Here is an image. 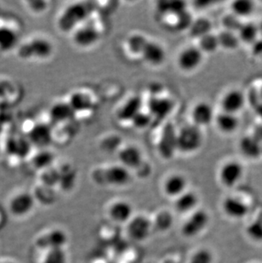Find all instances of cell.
<instances>
[{
  "label": "cell",
  "mask_w": 262,
  "mask_h": 263,
  "mask_svg": "<svg viewBox=\"0 0 262 263\" xmlns=\"http://www.w3.org/2000/svg\"><path fill=\"white\" fill-rule=\"evenodd\" d=\"M174 218L169 211H160L154 219V227L161 232L168 231L173 226Z\"/></svg>",
  "instance_id": "8d00e7d4"
},
{
  "label": "cell",
  "mask_w": 262,
  "mask_h": 263,
  "mask_svg": "<svg viewBox=\"0 0 262 263\" xmlns=\"http://www.w3.org/2000/svg\"><path fill=\"white\" fill-rule=\"evenodd\" d=\"M54 46L47 39L32 37L18 45L16 54L22 60H46L52 55Z\"/></svg>",
  "instance_id": "7a4b0ae2"
},
{
  "label": "cell",
  "mask_w": 262,
  "mask_h": 263,
  "mask_svg": "<svg viewBox=\"0 0 262 263\" xmlns=\"http://www.w3.org/2000/svg\"><path fill=\"white\" fill-rule=\"evenodd\" d=\"M203 60V53L197 46H189L181 50L177 59L180 69L184 72H193L200 67Z\"/></svg>",
  "instance_id": "9c48e42d"
},
{
  "label": "cell",
  "mask_w": 262,
  "mask_h": 263,
  "mask_svg": "<svg viewBox=\"0 0 262 263\" xmlns=\"http://www.w3.org/2000/svg\"><path fill=\"white\" fill-rule=\"evenodd\" d=\"M214 256L208 249H199L191 256L189 263H213Z\"/></svg>",
  "instance_id": "60d3db41"
},
{
  "label": "cell",
  "mask_w": 262,
  "mask_h": 263,
  "mask_svg": "<svg viewBox=\"0 0 262 263\" xmlns=\"http://www.w3.org/2000/svg\"><path fill=\"white\" fill-rule=\"evenodd\" d=\"M246 232L253 240L262 242V220L258 219L256 221H253L248 227Z\"/></svg>",
  "instance_id": "b9f144b4"
},
{
  "label": "cell",
  "mask_w": 262,
  "mask_h": 263,
  "mask_svg": "<svg viewBox=\"0 0 262 263\" xmlns=\"http://www.w3.org/2000/svg\"><path fill=\"white\" fill-rule=\"evenodd\" d=\"M240 21H241V19L231 13V15H227L223 19V24L225 26L226 30L231 31V32H237L242 24V23H241Z\"/></svg>",
  "instance_id": "ee69618b"
},
{
  "label": "cell",
  "mask_w": 262,
  "mask_h": 263,
  "mask_svg": "<svg viewBox=\"0 0 262 263\" xmlns=\"http://www.w3.org/2000/svg\"><path fill=\"white\" fill-rule=\"evenodd\" d=\"M217 37L220 48L225 50H235L239 45L240 40L237 37V32L224 30L217 35Z\"/></svg>",
  "instance_id": "e575fe53"
},
{
  "label": "cell",
  "mask_w": 262,
  "mask_h": 263,
  "mask_svg": "<svg viewBox=\"0 0 262 263\" xmlns=\"http://www.w3.org/2000/svg\"><path fill=\"white\" fill-rule=\"evenodd\" d=\"M27 139L32 146L39 149H46L54 139L52 128L45 123L33 124L27 132Z\"/></svg>",
  "instance_id": "52a82bcc"
},
{
  "label": "cell",
  "mask_w": 262,
  "mask_h": 263,
  "mask_svg": "<svg viewBox=\"0 0 262 263\" xmlns=\"http://www.w3.org/2000/svg\"><path fill=\"white\" fill-rule=\"evenodd\" d=\"M245 169L239 162L228 161L223 164L219 172V178L222 185L227 187H233L239 182L244 176Z\"/></svg>",
  "instance_id": "8fae6325"
},
{
  "label": "cell",
  "mask_w": 262,
  "mask_h": 263,
  "mask_svg": "<svg viewBox=\"0 0 262 263\" xmlns=\"http://www.w3.org/2000/svg\"><path fill=\"white\" fill-rule=\"evenodd\" d=\"M98 4L95 1H81L68 5L57 21V27L65 33L74 32L83 22L87 20L97 10Z\"/></svg>",
  "instance_id": "6da1fadb"
},
{
  "label": "cell",
  "mask_w": 262,
  "mask_h": 263,
  "mask_svg": "<svg viewBox=\"0 0 262 263\" xmlns=\"http://www.w3.org/2000/svg\"><path fill=\"white\" fill-rule=\"evenodd\" d=\"M188 181L181 174H174L169 176L163 183V192L168 197L175 198L180 196L186 191Z\"/></svg>",
  "instance_id": "ffe728a7"
},
{
  "label": "cell",
  "mask_w": 262,
  "mask_h": 263,
  "mask_svg": "<svg viewBox=\"0 0 262 263\" xmlns=\"http://www.w3.org/2000/svg\"><path fill=\"white\" fill-rule=\"evenodd\" d=\"M18 33L10 26L0 23V51L8 52L17 46Z\"/></svg>",
  "instance_id": "484cf974"
},
{
  "label": "cell",
  "mask_w": 262,
  "mask_h": 263,
  "mask_svg": "<svg viewBox=\"0 0 262 263\" xmlns=\"http://www.w3.org/2000/svg\"><path fill=\"white\" fill-rule=\"evenodd\" d=\"M198 48L204 54H212L220 48L217 35L208 33L198 39Z\"/></svg>",
  "instance_id": "d590c367"
},
{
  "label": "cell",
  "mask_w": 262,
  "mask_h": 263,
  "mask_svg": "<svg viewBox=\"0 0 262 263\" xmlns=\"http://www.w3.org/2000/svg\"><path fill=\"white\" fill-rule=\"evenodd\" d=\"M198 203V197L193 191H186L177 197L175 201V209L181 214L188 213L194 211Z\"/></svg>",
  "instance_id": "83f0119b"
},
{
  "label": "cell",
  "mask_w": 262,
  "mask_h": 263,
  "mask_svg": "<svg viewBox=\"0 0 262 263\" xmlns=\"http://www.w3.org/2000/svg\"><path fill=\"white\" fill-rule=\"evenodd\" d=\"M143 102L140 96H133L129 97L121 107H119L117 112V118L119 121L131 122V120L142 111Z\"/></svg>",
  "instance_id": "e0dca14e"
},
{
  "label": "cell",
  "mask_w": 262,
  "mask_h": 263,
  "mask_svg": "<svg viewBox=\"0 0 262 263\" xmlns=\"http://www.w3.org/2000/svg\"><path fill=\"white\" fill-rule=\"evenodd\" d=\"M260 30L257 26L254 23H242L239 29L237 31V37L239 39L240 43L247 44V45H254L258 40Z\"/></svg>",
  "instance_id": "f546056e"
},
{
  "label": "cell",
  "mask_w": 262,
  "mask_h": 263,
  "mask_svg": "<svg viewBox=\"0 0 262 263\" xmlns=\"http://www.w3.org/2000/svg\"><path fill=\"white\" fill-rule=\"evenodd\" d=\"M25 5L28 10L34 14L44 13L48 8V3L45 1H40V0L27 1V2H25Z\"/></svg>",
  "instance_id": "f6af8a7d"
},
{
  "label": "cell",
  "mask_w": 262,
  "mask_h": 263,
  "mask_svg": "<svg viewBox=\"0 0 262 263\" xmlns=\"http://www.w3.org/2000/svg\"><path fill=\"white\" fill-rule=\"evenodd\" d=\"M176 23H175V27L180 32L190 29L191 26H192L193 21H194L193 15L188 10H185L184 12L176 16Z\"/></svg>",
  "instance_id": "f35d334b"
},
{
  "label": "cell",
  "mask_w": 262,
  "mask_h": 263,
  "mask_svg": "<svg viewBox=\"0 0 262 263\" xmlns=\"http://www.w3.org/2000/svg\"><path fill=\"white\" fill-rule=\"evenodd\" d=\"M60 178H61V173L52 167L43 171L42 181L46 186H52L57 182H59Z\"/></svg>",
  "instance_id": "7bdbcfd3"
},
{
  "label": "cell",
  "mask_w": 262,
  "mask_h": 263,
  "mask_svg": "<svg viewBox=\"0 0 262 263\" xmlns=\"http://www.w3.org/2000/svg\"><path fill=\"white\" fill-rule=\"evenodd\" d=\"M210 216L203 210L193 211L181 226V234L185 238H194L199 235L208 226Z\"/></svg>",
  "instance_id": "5b68a950"
},
{
  "label": "cell",
  "mask_w": 262,
  "mask_h": 263,
  "mask_svg": "<svg viewBox=\"0 0 262 263\" xmlns=\"http://www.w3.org/2000/svg\"><path fill=\"white\" fill-rule=\"evenodd\" d=\"M147 108L153 119L162 120L168 117L173 111L174 102L168 97L154 96L149 99Z\"/></svg>",
  "instance_id": "4fadbf2b"
},
{
  "label": "cell",
  "mask_w": 262,
  "mask_h": 263,
  "mask_svg": "<svg viewBox=\"0 0 262 263\" xmlns=\"http://www.w3.org/2000/svg\"><path fill=\"white\" fill-rule=\"evenodd\" d=\"M239 151L248 159H258L262 152L260 141L254 136H245L239 141Z\"/></svg>",
  "instance_id": "d4e9b609"
},
{
  "label": "cell",
  "mask_w": 262,
  "mask_h": 263,
  "mask_svg": "<svg viewBox=\"0 0 262 263\" xmlns=\"http://www.w3.org/2000/svg\"><path fill=\"white\" fill-rule=\"evenodd\" d=\"M148 42L149 40L143 34L134 33L127 40V47L131 54L135 55H141Z\"/></svg>",
  "instance_id": "d6a6232c"
},
{
  "label": "cell",
  "mask_w": 262,
  "mask_h": 263,
  "mask_svg": "<svg viewBox=\"0 0 262 263\" xmlns=\"http://www.w3.org/2000/svg\"><path fill=\"white\" fill-rule=\"evenodd\" d=\"M74 111L67 102H57L49 111V117L54 124H60L70 121L74 118Z\"/></svg>",
  "instance_id": "7402d4cb"
},
{
  "label": "cell",
  "mask_w": 262,
  "mask_h": 263,
  "mask_svg": "<svg viewBox=\"0 0 262 263\" xmlns=\"http://www.w3.org/2000/svg\"><path fill=\"white\" fill-rule=\"evenodd\" d=\"M215 118L214 107L209 102H198L192 110L193 124L199 128L209 126L214 122Z\"/></svg>",
  "instance_id": "9a60e30c"
},
{
  "label": "cell",
  "mask_w": 262,
  "mask_h": 263,
  "mask_svg": "<svg viewBox=\"0 0 262 263\" xmlns=\"http://www.w3.org/2000/svg\"><path fill=\"white\" fill-rule=\"evenodd\" d=\"M32 164L35 169L45 171L52 167L54 161V155L52 152L46 149H39V151L32 156Z\"/></svg>",
  "instance_id": "f1b7e54d"
},
{
  "label": "cell",
  "mask_w": 262,
  "mask_h": 263,
  "mask_svg": "<svg viewBox=\"0 0 262 263\" xmlns=\"http://www.w3.org/2000/svg\"><path fill=\"white\" fill-rule=\"evenodd\" d=\"M203 135L195 124H186L177 130V148L182 154H193L203 145Z\"/></svg>",
  "instance_id": "3957f363"
},
{
  "label": "cell",
  "mask_w": 262,
  "mask_h": 263,
  "mask_svg": "<svg viewBox=\"0 0 262 263\" xmlns=\"http://www.w3.org/2000/svg\"><path fill=\"white\" fill-rule=\"evenodd\" d=\"M153 227V222L146 216H133L127 225V233L131 239L142 242L149 238Z\"/></svg>",
  "instance_id": "ba28073f"
},
{
  "label": "cell",
  "mask_w": 262,
  "mask_h": 263,
  "mask_svg": "<svg viewBox=\"0 0 262 263\" xmlns=\"http://www.w3.org/2000/svg\"><path fill=\"white\" fill-rule=\"evenodd\" d=\"M93 179L99 185L111 186H124L130 181L129 170L122 164H115L104 170H97L92 175Z\"/></svg>",
  "instance_id": "277c9868"
},
{
  "label": "cell",
  "mask_w": 262,
  "mask_h": 263,
  "mask_svg": "<svg viewBox=\"0 0 262 263\" xmlns=\"http://www.w3.org/2000/svg\"><path fill=\"white\" fill-rule=\"evenodd\" d=\"M67 241L68 237L63 230L54 229L40 236L36 243L39 248L44 249L48 251L57 249H64Z\"/></svg>",
  "instance_id": "30bf717a"
},
{
  "label": "cell",
  "mask_w": 262,
  "mask_h": 263,
  "mask_svg": "<svg viewBox=\"0 0 262 263\" xmlns=\"http://www.w3.org/2000/svg\"><path fill=\"white\" fill-rule=\"evenodd\" d=\"M43 263H67V255L64 249L48 251Z\"/></svg>",
  "instance_id": "74e56055"
},
{
  "label": "cell",
  "mask_w": 262,
  "mask_h": 263,
  "mask_svg": "<svg viewBox=\"0 0 262 263\" xmlns=\"http://www.w3.org/2000/svg\"><path fill=\"white\" fill-rule=\"evenodd\" d=\"M177 148V130L172 124H167L161 132L158 142V152L163 159H171Z\"/></svg>",
  "instance_id": "8992f818"
},
{
  "label": "cell",
  "mask_w": 262,
  "mask_h": 263,
  "mask_svg": "<svg viewBox=\"0 0 262 263\" xmlns=\"http://www.w3.org/2000/svg\"><path fill=\"white\" fill-rule=\"evenodd\" d=\"M246 103V98L241 90L237 89H230L226 92L221 101L220 106L223 112L237 115L242 111Z\"/></svg>",
  "instance_id": "7c38bea8"
},
{
  "label": "cell",
  "mask_w": 262,
  "mask_h": 263,
  "mask_svg": "<svg viewBox=\"0 0 262 263\" xmlns=\"http://www.w3.org/2000/svg\"><path fill=\"white\" fill-rule=\"evenodd\" d=\"M222 209L228 216L234 219L242 218L249 212L247 204L236 197L226 198L223 200Z\"/></svg>",
  "instance_id": "cb8c5ba5"
},
{
  "label": "cell",
  "mask_w": 262,
  "mask_h": 263,
  "mask_svg": "<svg viewBox=\"0 0 262 263\" xmlns=\"http://www.w3.org/2000/svg\"><path fill=\"white\" fill-rule=\"evenodd\" d=\"M118 158L120 164L128 170L138 169L143 162V156L141 150L132 145L120 149L118 153Z\"/></svg>",
  "instance_id": "2e32d148"
},
{
  "label": "cell",
  "mask_w": 262,
  "mask_h": 263,
  "mask_svg": "<svg viewBox=\"0 0 262 263\" xmlns=\"http://www.w3.org/2000/svg\"><path fill=\"white\" fill-rule=\"evenodd\" d=\"M142 59L151 66H160L166 59V52L162 45L154 41H149L141 55Z\"/></svg>",
  "instance_id": "44dd1931"
},
{
  "label": "cell",
  "mask_w": 262,
  "mask_h": 263,
  "mask_svg": "<svg viewBox=\"0 0 262 263\" xmlns=\"http://www.w3.org/2000/svg\"><path fill=\"white\" fill-rule=\"evenodd\" d=\"M34 206V198L28 193H21L15 195L10 203V210L16 216H26Z\"/></svg>",
  "instance_id": "d6986e66"
},
{
  "label": "cell",
  "mask_w": 262,
  "mask_h": 263,
  "mask_svg": "<svg viewBox=\"0 0 262 263\" xmlns=\"http://www.w3.org/2000/svg\"><path fill=\"white\" fill-rule=\"evenodd\" d=\"M100 39V32L95 26L84 25L75 30L72 40L80 48H89L96 45Z\"/></svg>",
  "instance_id": "5bb4252c"
},
{
  "label": "cell",
  "mask_w": 262,
  "mask_h": 263,
  "mask_svg": "<svg viewBox=\"0 0 262 263\" xmlns=\"http://www.w3.org/2000/svg\"><path fill=\"white\" fill-rule=\"evenodd\" d=\"M161 15H172L177 16L188 10L186 4L183 1H160L157 5Z\"/></svg>",
  "instance_id": "4dcf8cb0"
},
{
  "label": "cell",
  "mask_w": 262,
  "mask_h": 263,
  "mask_svg": "<svg viewBox=\"0 0 262 263\" xmlns=\"http://www.w3.org/2000/svg\"><path fill=\"white\" fill-rule=\"evenodd\" d=\"M133 206L125 200L114 202L109 207L110 218L117 223H128L133 217Z\"/></svg>",
  "instance_id": "ac0fdd59"
},
{
  "label": "cell",
  "mask_w": 262,
  "mask_h": 263,
  "mask_svg": "<svg viewBox=\"0 0 262 263\" xmlns=\"http://www.w3.org/2000/svg\"><path fill=\"white\" fill-rule=\"evenodd\" d=\"M153 120H154V119H153L151 115L148 112H145L143 111H141V112H139L138 115H136V117L131 120L130 124L136 129H144L147 128L152 124Z\"/></svg>",
  "instance_id": "ab89813d"
},
{
  "label": "cell",
  "mask_w": 262,
  "mask_h": 263,
  "mask_svg": "<svg viewBox=\"0 0 262 263\" xmlns=\"http://www.w3.org/2000/svg\"><path fill=\"white\" fill-rule=\"evenodd\" d=\"M255 3L250 0H236L231 4L232 14L239 19L249 17L255 11Z\"/></svg>",
  "instance_id": "1f68e13d"
},
{
  "label": "cell",
  "mask_w": 262,
  "mask_h": 263,
  "mask_svg": "<svg viewBox=\"0 0 262 263\" xmlns=\"http://www.w3.org/2000/svg\"><path fill=\"white\" fill-rule=\"evenodd\" d=\"M70 107L75 114L87 112L93 107V100L89 94L85 92L75 91L70 96L68 100Z\"/></svg>",
  "instance_id": "4316f807"
},
{
  "label": "cell",
  "mask_w": 262,
  "mask_h": 263,
  "mask_svg": "<svg viewBox=\"0 0 262 263\" xmlns=\"http://www.w3.org/2000/svg\"><path fill=\"white\" fill-rule=\"evenodd\" d=\"M214 123L218 130L225 135L233 134L237 132L240 124L237 115H233L223 111L215 115Z\"/></svg>",
  "instance_id": "603a6c76"
},
{
  "label": "cell",
  "mask_w": 262,
  "mask_h": 263,
  "mask_svg": "<svg viewBox=\"0 0 262 263\" xmlns=\"http://www.w3.org/2000/svg\"><path fill=\"white\" fill-rule=\"evenodd\" d=\"M211 28H212L211 22L207 18L201 17L193 21V24L188 31L190 32L192 37L200 39L204 35L210 33Z\"/></svg>",
  "instance_id": "836d02e7"
}]
</instances>
